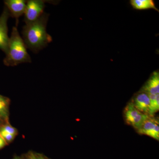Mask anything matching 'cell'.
<instances>
[{"label":"cell","instance_id":"6da1fadb","mask_svg":"<svg viewBox=\"0 0 159 159\" xmlns=\"http://www.w3.org/2000/svg\"><path fill=\"white\" fill-rule=\"evenodd\" d=\"M49 16V14L44 12L36 20L26 24L23 27V40L27 48L32 52L37 53L52 41L47 31Z\"/></svg>","mask_w":159,"mask_h":159},{"label":"cell","instance_id":"7a4b0ae2","mask_svg":"<svg viewBox=\"0 0 159 159\" xmlns=\"http://www.w3.org/2000/svg\"><path fill=\"white\" fill-rule=\"evenodd\" d=\"M6 54L4 63L8 66H14L23 63L31 62V57L27 51L24 40L18 31L16 25L12 28Z\"/></svg>","mask_w":159,"mask_h":159},{"label":"cell","instance_id":"3957f363","mask_svg":"<svg viewBox=\"0 0 159 159\" xmlns=\"http://www.w3.org/2000/svg\"><path fill=\"white\" fill-rule=\"evenodd\" d=\"M47 1L43 0H30L27 1L25 14L26 24L33 22L39 18L43 13Z\"/></svg>","mask_w":159,"mask_h":159},{"label":"cell","instance_id":"277c9868","mask_svg":"<svg viewBox=\"0 0 159 159\" xmlns=\"http://www.w3.org/2000/svg\"><path fill=\"white\" fill-rule=\"evenodd\" d=\"M9 16V11L5 6L0 16V49L5 53L7 52L9 39L7 26V22Z\"/></svg>","mask_w":159,"mask_h":159},{"label":"cell","instance_id":"5b68a950","mask_svg":"<svg viewBox=\"0 0 159 159\" xmlns=\"http://www.w3.org/2000/svg\"><path fill=\"white\" fill-rule=\"evenodd\" d=\"M138 132L146 135L156 140H159V125L158 120L150 116L145 121L141 128L138 129Z\"/></svg>","mask_w":159,"mask_h":159},{"label":"cell","instance_id":"8992f818","mask_svg":"<svg viewBox=\"0 0 159 159\" xmlns=\"http://www.w3.org/2000/svg\"><path fill=\"white\" fill-rule=\"evenodd\" d=\"M26 2L27 1L24 0H6L4 2L10 16L16 18V22L19 23L18 19L25 14Z\"/></svg>","mask_w":159,"mask_h":159},{"label":"cell","instance_id":"52a82bcc","mask_svg":"<svg viewBox=\"0 0 159 159\" xmlns=\"http://www.w3.org/2000/svg\"><path fill=\"white\" fill-rule=\"evenodd\" d=\"M132 102L139 111L148 115L150 108V99L148 94L140 92L136 95Z\"/></svg>","mask_w":159,"mask_h":159},{"label":"cell","instance_id":"ba28073f","mask_svg":"<svg viewBox=\"0 0 159 159\" xmlns=\"http://www.w3.org/2000/svg\"><path fill=\"white\" fill-rule=\"evenodd\" d=\"M140 92L146 93L148 95H157L159 93V73L155 71L142 87Z\"/></svg>","mask_w":159,"mask_h":159},{"label":"cell","instance_id":"9c48e42d","mask_svg":"<svg viewBox=\"0 0 159 159\" xmlns=\"http://www.w3.org/2000/svg\"><path fill=\"white\" fill-rule=\"evenodd\" d=\"M130 4L134 9L138 10L154 9L159 11L152 0H131Z\"/></svg>","mask_w":159,"mask_h":159},{"label":"cell","instance_id":"30bf717a","mask_svg":"<svg viewBox=\"0 0 159 159\" xmlns=\"http://www.w3.org/2000/svg\"><path fill=\"white\" fill-rule=\"evenodd\" d=\"M141 112L133 104L132 102H129L126 106L124 111L125 121L129 124H130L133 120L140 114Z\"/></svg>","mask_w":159,"mask_h":159},{"label":"cell","instance_id":"8fae6325","mask_svg":"<svg viewBox=\"0 0 159 159\" xmlns=\"http://www.w3.org/2000/svg\"><path fill=\"white\" fill-rule=\"evenodd\" d=\"M9 100L0 95V118L6 120L9 116Z\"/></svg>","mask_w":159,"mask_h":159},{"label":"cell","instance_id":"7c38bea8","mask_svg":"<svg viewBox=\"0 0 159 159\" xmlns=\"http://www.w3.org/2000/svg\"><path fill=\"white\" fill-rule=\"evenodd\" d=\"M150 99V108L148 115L153 116L159 110V95H148Z\"/></svg>","mask_w":159,"mask_h":159},{"label":"cell","instance_id":"4fadbf2b","mask_svg":"<svg viewBox=\"0 0 159 159\" xmlns=\"http://www.w3.org/2000/svg\"><path fill=\"white\" fill-rule=\"evenodd\" d=\"M151 116L148 114L141 112L133 120L129 125L133 126L134 128L138 130L143 125L146 120H147Z\"/></svg>","mask_w":159,"mask_h":159},{"label":"cell","instance_id":"5bb4252c","mask_svg":"<svg viewBox=\"0 0 159 159\" xmlns=\"http://www.w3.org/2000/svg\"><path fill=\"white\" fill-rule=\"evenodd\" d=\"M0 129L15 136L17 134V130L14 127L8 124L4 125L2 127H1Z\"/></svg>","mask_w":159,"mask_h":159},{"label":"cell","instance_id":"9a60e30c","mask_svg":"<svg viewBox=\"0 0 159 159\" xmlns=\"http://www.w3.org/2000/svg\"><path fill=\"white\" fill-rule=\"evenodd\" d=\"M0 135L6 142H10L14 139L16 136L11 134L0 129Z\"/></svg>","mask_w":159,"mask_h":159},{"label":"cell","instance_id":"2e32d148","mask_svg":"<svg viewBox=\"0 0 159 159\" xmlns=\"http://www.w3.org/2000/svg\"><path fill=\"white\" fill-rule=\"evenodd\" d=\"M6 142L5 140L0 142V149L3 148L6 145Z\"/></svg>","mask_w":159,"mask_h":159},{"label":"cell","instance_id":"e0dca14e","mask_svg":"<svg viewBox=\"0 0 159 159\" xmlns=\"http://www.w3.org/2000/svg\"><path fill=\"white\" fill-rule=\"evenodd\" d=\"M29 159H35V156L33 155H31V156L30 157Z\"/></svg>","mask_w":159,"mask_h":159},{"label":"cell","instance_id":"ac0fdd59","mask_svg":"<svg viewBox=\"0 0 159 159\" xmlns=\"http://www.w3.org/2000/svg\"><path fill=\"white\" fill-rule=\"evenodd\" d=\"M3 140H4V139H3V138L1 136V135H0V142H1V141H3Z\"/></svg>","mask_w":159,"mask_h":159},{"label":"cell","instance_id":"d6986e66","mask_svg":"<svg viewBox=\"0 0 159 159\" xmlns=\"http://www.w3.org/2000/svg\"><path fill=\"white\" fill-rule=\"evenodd\" d=\"M35 159H44L43 158H41V157L36 158V157H35Z\"/></svg>","mask_w":159,"mask_h":159},{"label":"cell","instance_id":"ffe728a7","mask_svg":"<svg viewBox=\"0 0 159 159\" xmlns=\"http://www.w3.org/2000/svg\"><path fill=\"white\" fill-rule=\"evenodd\" d=\"M20 159L19 157H15L14 158V159Z\"/></svg>","mask_w":159,"mask_h":159}]
</instances>
